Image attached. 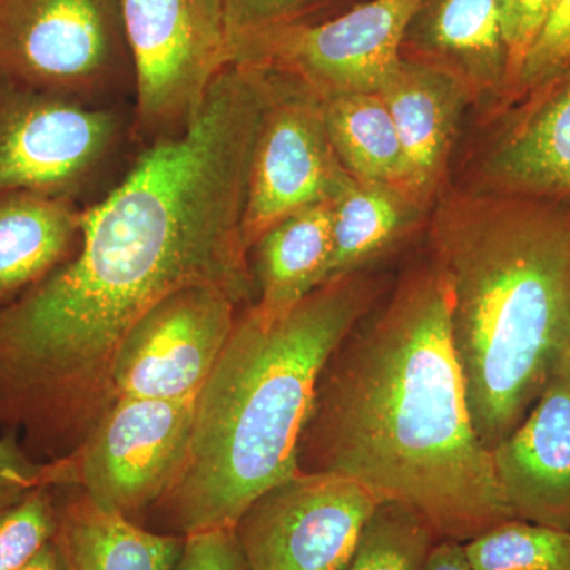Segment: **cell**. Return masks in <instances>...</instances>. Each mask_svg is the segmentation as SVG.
Wrapping results in <instances>:
<instances>
[{
    "mask_svg": "<svg viewBox=\"0 0 570 570\" xmlns=\"http://www.w3.org/2000/svg\"><path fill=\"white\" fill-rule=\"evenodd\" d=\"M175 570H246L234 530L187 535Z\"/></svg>",
    "mask_w": 570,
    "mask_h": 570,
    "instance_id": "29",
    "label": "cell"
},
{
    "mask_svg": "<svg viewBox=\"0 0 570 570\" xmlns=\"http://www.w3.org/2000/svg\"><path fill=\"white\" fill-rule=\"evenodd\" d=\"M439 540L425 517L397 502H379L344 570H422Z\"/></svg>",
    "mask_w": 570,
    "mask_h": 570,
    "instance_id": "23",
    "label": "cell"
},
{
    "mask_svg": "<svg viewBox=\"0 0 570 570\" xmlns=\"http://www.w3.org/2000/svg\"><path fill=\"white\" fill-rule=\"evenodd\" d=\"M491 459L515 519L570 531V354Z\"/></svg>",
    "mask_w": 570,
    "mask_h": 570,
    "instance_id": "13",
    "label": "cell"
},
{
    "mask_svg": "<svg viewBox=\"0 0 570 570\" xmlns=\"http://www.w3.org/2000/svg\"><path fill=\"white\" fill-rule=\"evenodd\" d=\"M311 0H223L234 41L247 33L295 22Z\"/></svg>",
    "mask_w": 570,
    "mask_h": 570,
    "instance_id": "28",
    "label": "cell"
},
{
    "mask_svg": "<svg viewBox=\"0 0 570 570\" xmlns=\"http://www.w3.org/2000/svg\"><path fill=\"white\" fill-rule=\"evenodd\" d=\"M480 167V193L570 200V70L523 97Z\"/></svg>",
    "mask_w": 570,
    "mask_h": 570,
    "instance_id": "14",
    "label": "cell"
},
{
    "mask_svg": "<svg viewBox=\"0 0 570 570\" xmlns=\"http://www.w3.org/2000/svg\"><path fill=\"white\" fill-rule=\"evenodd\" d=\"M430 238L469 412L491 452L570 354V206L453 193L434 209Z\"/></svg>",
    "mask_w": 570,
    "mask_h": 570,
    "instance_id": "4",
    "label": "cell"
},
{
    "mask_svg": "<svg viewBox=\"0 0 570 570\" xmlns=\"http://www.w3.org/2000/svg\"><path fill=\"white\" fill-rule=\"evenodd\" d=\"M330 141L348 175L393 187L407 197L406 164L395 122L377 92L322 100Z\"/></svg>",
    "mask_w": 570,
    "mask_h": 570,
    "instance_id": "21",
    "label": "cell"
},
{
    "mask_svg": "<svg viewBox=\"0 0 570 570\" xmlns=\"http://www.w3.org/2000/svg\"><path fill=\"white\" fill-rule=\"evenodd\" d=\"M81 214L73 198L0 194V306L69 261L80 245Z\"/></svg>",
    "mask_w": 570,
    "mask_h": 570,
    "instance_id": "16",
    "label": "cell"
},
{
    "mask_svg": "<svg viewBox=\"0 0 570 570\" xmlns=\"http://www.w3.org/2000/svg\"><path fill=\"white\" fill-rule=\"evenodd\" d=\"M422 570H472V568L464 551V543L439 539L428 553Z\"/></svg>",
    "mask_w": 570,
    "mask_h": 570,
    "instance_id": "30",
    "label": "cell"
},
{
    "mask_svg": "<svg viewBox=\"0 0 570 570\" xmlns=\"http://www.w3.org/2000/svg\"><path fill=\"white\" fill-rule=\"evenodd\" d=\"M56 540L69 570H175L184 540L159 534L94 504L78 487H52Z\"/></svg>",
    "mask_w": 570,
    "mask_h": 570,
    "instance_id": "17",
    "label": "cell"
},
{
    "mask_svg": "<svg viewBox=\"0 0 570 570\" xmlns=\"http://www.w3.org/2000/svg\"><path fill=\"white\" fill-rule=\"evenodd\" d=\"M332 257L325 284L362 272L417 225L425 209L393 187L354 179L332 202Z\"/></svg>",
    "mask_w": 570,
    "mask_h": 570,
    "instance_id": "20",
    "label": "cell"
},
{
    "mask_svg": "<svg viewBox=\"0 0 570 570\" xmlns=\"http://www.w3.org/2000/svg\"><path fill=\"white\" fill-rule=\"evenodd\" d=\"M22 570H69V566H67L58 540L52 539Z\"/></svg>",
    "mask_w": 570,
    "mask_h": 570,
    "instance_id": "31",
    "label": "cell"
},
{
    "mask_svg": "<svg viewBox=\"0 0 570 570\" xmlns=\"http://www.w3.org/2000/svg\"><path fill=\"white\" fill-rule=\"evenodd\" d=\"M570 70V0H557L521 63L508 100H521Z\"/></svg>",
    "mask_w": 570,
    "mask_h": 570,
    "instance_id": "25",
    "label": "cell"
},
{
    "mask_svg": "<svg viewBox=\"0 0 570 570\" xmlns=\"http://www.w3.org/2000/svg\"><path fill=\"white\" fill-rule=\"evenodd\" d=\"M264 71L268 75V104L243 217L247 250L284 217L335 200L355 179L330 141L322 100L299 82Z\"/></svg>",
    "mask_w": 570,
    "mask_h": 570,
    "instance_id": "11",
    "label": "cell"
},
{
    "mask_svg": "<svg viewBox=\"0 0 570 570\" xmlns=\"http://www.w3.org/2000/svg\"><path fill=\"white\" fill-rule=\"evenodd\" d=\"M126 52L119 0H0V81L88 104Z\"/></svg>",
    "mask_w": 570,
    "mask_h": 570,
    "instance_id": "8",
    "label": "cell"
},
{
    "mask_svg": "<svg viewBox=\"0 0 570 570\" xmlns=\"http://www.w3.org/2000/svg\"><path fill=\"white\" fill-rule=\"evenodd\" d=\"M121 135L108 108L0 81V194L73 198Z\"/></svg>",
    "mask_w": 570,
    "mask_h": 570,
    "instance_id": "10",
    "label": "cell"
},
{
    "mask_svg": "<svg viewBox=\"0 0 570 570\" xmlns=\"http://www.w3.org/2000/svg\"><path fill=\"white\" fill-rule=\"evenodd\" d=\"M332 202L284 217L249 250L254 306L276 317L325 284L332 257Z\"/></svg>",
    "mask_w": 570,
    "mask_h": 570,
    "instance_id": "18",
    "label": "cell"
},
{
    "mask_svg": "<svg viewBox=\"0 0 570 570\" xmlns=\"http://www.w3.org/2000/svg\"><path fill=\"white\" fill-rule=\"evenodd\" d=\"M377 94L403 148L407 197L426 212L444 181L461 115L474 99L452 71L404 58Z\"/></svg>",
    "mask_w": 570,
    "mask_h": 570,
    "instance_id": "15",
    "label": "cell"
},
{
    "mask_svg": "<svg viewBox=\"0 0 570 570\" xmlns=\"http://www.w3.org/2000/svg\"><path fill=\"white\" fill-rule=\"evenodd\" d=\"M47 468L48 463H41L26 452L20 439L0 434V512L18 504L40 487H50Z\"/></svg>",
    "mask_w": 570,
    "mask_h": 570,
    "instance_id": "27",
    "label": "cell"
},
{
    "mask_svg": "<svg viewBox=\"0 0 570 570\" xmlns=\"http://www.w3.org/2000/svg\"><path fill=\"white\" fill-rule=\"evenodd\" d=\"M472 570H570V531L513 519L464 543Z\"/></svg>",
    "mask_w": 570,
    "mask_h": 570,
    "instance_id": "22",
    "label": "cell"
},
{
    "mask_svg": "<svg viewBox=\"0 0 570 570\" xmlns=\"http://www.w3.org/2000/svg\"><path fill=\"white\" fill-rule=\"evenodd\" d=\"M425 0H371L322 24L288 22L234 41V63L283 75L321 100L379 92Z\"/></svg>",
    "mask_w": 570,
    "mask_h": 570,
    "instance_id": "7",
    "label": "cell"
},
{
    "mask_svg": "<svg viewBox=\"0 0 570 570\" xmlns=\"http://www.w3.org/2000/svg\"><path fill=\"white\" fill-rule=\"evenodd\" d=\"M377 504L354 480L299 472L265 491L236 521L246 570H344Z\"/></svg>",
    "mask_w": 570,
    "mask_h": 570,
    "instance_id": "9",
    "label": "cell"
},
{
    "mask_svg": "<svg viewBox=\"0 0 570 570\" xmlns=\"http://www.w3.org/2000/svg\"><path fill=\"white\" fill-rule=\"evenodd\" d=\"M365 317L318 377L299 471L343 475L377 502L417 510L439 539L466 543L515 519L472 423L434 262Z\"/></svg>",
    "mask_w": 570,
    "mask_h": 570,
    "instance_id": "2",
    "label": "cell"
},
{
    "mask_svg": "<svg viewBox=\"0 0 570 570\" xmlns=\"http://www.w3.org/2000/svg\"><path fill=\"white\" fill-rule=\"evenodd\" d=\"M195 400L119 397L77 452L48 463V485L78 487L100 509L142 527L181 471Z\"/></svg>",
    "mask_w": 570,
    "mask_h": 570,
    "instance_id": "6",
    "label": "cell"
},
{
    "mask_svg": "<svg viewBox=\"0 0 570 570\" xmlns=\"http://www.w3.org/2000/svg\"><path fill=\"white\" fill-rule=\"evenodd\" d=\"M242 307L217 285H190L165 296L130 328L116 352L115 401L195 400L219 362Z\"/></svg>",
    "mask_w": 570,
    "mask_h": 570,
    "instance_id": "12",
    "label": "cell"
},
{
    "mask_svg": "<svg viewBox=\"0 0 570 570\" xmlns=\"http://www.w3.org/2000/svg\"><path fill=\"white\" fill-rule=\"evenodd\" d=\"M137 88V124L156 140L181 132L234 63L223 0H119Z\"/></svg>",
    "mask_w": 570,
    "mask_h": 570,
    "instance_id": "5",
    "label": "cell"
},
{
    "mask_svg": "<svg viewBox=\"0 0 570 570\" xmlns=\"http://www.w3.org/2000/svg\"><path fill=\"white\" fill-rule=\"evenodd\" d=\"M268 77L232 63L181 132L154 140L81 214L75 254L0 306V431L61 460L115 403L111 367L130 328L165 296L217 285L255 302L243 242Z\"/></svg>",
    "mask_w": 570,
    "mask_h": 570,
    "instance_id": "1",
    "label": "cell"
},
{
    "mask_svg": "<svg viewBox=\"0 0 570 570\" xmlns=\"http://www.w3.org/2000/svg\"><path fill=\"white\" fill-rule=\"evenodd\" d=\"M422 10L426 62L452 71L472 99H505L509 61L498 0H425Z\"/></svg>",
    "mask_w": 570,
    "mask_h": 570,
    "instance_id": "19",
    "label": "cell"
},
{
    "mask_svg": "<svg viewBox=\"0 0 570 570\" xmlns=\"http://www.w3.org/2000/svg\"><path fill=\"white\" fill-rule=\"evenodd\" d=\"M376 295L358 272L321 285L281 316L242 309L195 400L181 471L142 527L178 538L234 530L255 499L299 474L318 377Z\"/></svg>",
    "mask_w": 570,
    "mask_h": 570,
    "instance_id": "3",
    "label": "cell"
},
{
    "mask_svg": "<svg viewBox=\"0 0 570 570\" xmlns=\"http://www.w3.org/2000/svg\"><path fill=\"white\" fill-rule=\"evenodd\" d=\"M554 2L557 0H498L502 37H504L509 61V88L504 100H508L510 89L519 77L521 63L527 58Z\"/></svg>",
    "mask_w": 570,
    "mask_h": 570,
    "instance_id": "26",
    "label": "cell"
},
{
    "mask_svg": "<svg viewBox=\"0 0 570 570\" xmlns=\"http://www.w3.org/2000/svg\"><path fill=\"white\" fill-rule=\"evenodd\" d=\"M58 532L52 487H40L0 512V570H22Z\"/></svg>",
    "mask_w": 570,
    "mask_h": 570,
    "instance_id": "24",
    "label": "cell"
}]
</instances>
